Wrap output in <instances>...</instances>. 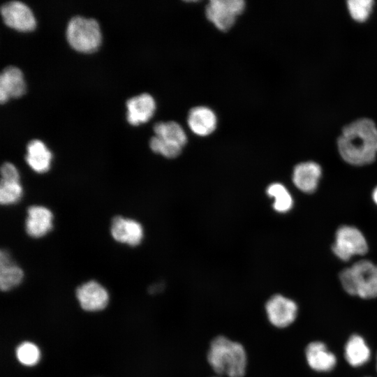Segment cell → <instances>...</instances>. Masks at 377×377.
<instances>
[{"label":"cell","instance_id":"cell-1","mask_svg":"<svg viewBox=\"0 0 377 377\" xmlns=\"http://www.w3.org/2000/svg\"><path fill=\"white\" fill-rule=\"evenodd\" d=\"M342 158L353 165L372 163L377 154V127L369 119H357L346 126L337 140Z\"/></svg>","mask_w":377,"mask_h":377},{"label":"cell","instance_id":"cell-2","mask_svg":"<svg viewBox=\"0 0 377 377\" xmlns=\"http://www.w3.org/2000/svg\"><path fill=\"white\" fill-rule=\"evenodd\" d=\"M207 360L219 376L243 377L246 374L247 355L244 346L226 336L218 335L211 341Z\"/></svg>","mask_w":377,"mask_h":377},{"label":"cell","instance_id":"cell-3","mask_svg":"<svg viewBox=\"0 0 377 377\" xmlns=\"http://www.w3.org/2000/svg\"><path fill=\"white\" fill-rule=\"evenodd\" d=\"M339 279L344 290L362 299L377 297V265L362 260L343 269Z\"/></svg>","mask_w":377,"mask_h":377},{"label":"cell","instance_id":"cell-4","mask_svg":"<svg viewBox=\"0 0 377 377\" xmlns=\"http://www.w3.org/2000/svg\"><path fill=\"white\" fill-rule=\"evenodd\" d=\"M66 38L71 46L79 52L95 51L101 42L98 22L94 18L73 17L67 25Z\"/></svg>","mask_w":377,"mask_h":377},{"label":"cell","instance_id":"cell-5","mask_svg":"<svg viewBox=\"0 0 377 377\" xmlns=\"http://www.w3.org/2000/svg\"><path fill=\"white\" fill-rule=\"evenodd\" d=\"M332 251L341 260H348L354 255H364L368 245L363 234L356 228L349 226L340 227L335 236Z\"/></svg>","mask_w":377,"mask_h":377},{"label":"cell","instance_id":"cell-6","mask_svg":"<svg viewBox=\"0 0 377 377\" xmlns=\"http://www.w3.org/2000/svg\"><path fill=\"white\" fill-rule=\"evenodd\" d=\"M245 8L243 0H211L205 8L207 18L219 30L230 29Z\"/></svg>","mask_w":377,"mask_h":377},{"label":"cell","instance_id":"cell-7","mask_svg":"<svg viewBox=\"0 0 377 377\" xmlns=\"http://www.w3.org/2000/svg\"><path fill=\"white\" fill-rule=\"evenodd\" d=\"M269 322L277 328H285L296 319L298 307L293 300L280 294L272 295L265 303Z\"/></svg>","mask_w":377,"mask_h":377},{"label":"cell","instance_id":"cell-8","mask_svg":"<svg viewBox=\"0 0 377 377\" xmlns=\"http://www.w3.org/2000/svg\"><path fill=\"white\" fill-rule=\"evenodd\" d=\"M1 14L5 24L19 31H31L36 27L32 11L22 1H10L4 3L1 7Z\"/></svg>","mask_w":377,"mask_h":377},{"label":"cell","instance_id":"cell-9","mask_svg":"<svg viewBox=\"0 0 377 377\" xmlns=\"http://www.w3.org/2000/svg\"><path fill=\"white\" fill-rule=\"evenodd\" d=\"M110 232L115 241L131 246L140 244L144 235L142 226L139 222L121 216L112 219Z\"/></svg>","mask_w":377,"mask_h":377},{"label":"cell","instance_id":"cell-10","mask_svg":"<svg viewBox=\"0 0 377 377\" xmlns=\"http://www.w3.org/2000/svg\"><path fill=\"white\" fill-rule=\"evenodd\" d=\"M76 296L81 307L88 311L104 309L109 299L106 289L95 281H89L76 290Z\"/></svg>","mask_w":377,"mask_h":377},{"label":"cell","instance_id":"cell-11","mask_svg":"<svg viewBox=\"0 0 377 377\" xmlns=\"http://www.w3.org/2000/svg\"><path fill=\"white\" fill-rule=\"evenodd\" d=\"M27 214L25 230L30 237H43L52 229L53 215L48 208L33 205L28 208Z\"/></svg>","mask_w":377,"mask_h":377},{"label":"cell","instance_id":"cell-12","mask_svg":"<svg viewBox=\"0 0 377 377\" xmlns=\"http://www.w3.org/2000/svg\"><path fill=\"white\" fill-rule=\"evenodd\" d=\"M126 108L128 123L138 125L147 122L153 116L156 110V102L149 94L143 93L128 99Z\"/></svg>","mask_w":377,"mask_h":377},{"label":"cell","instance_id":"cell-13","mask_svg":"<svg viewBox=\"0 0 377 377\" xmlns=\"http://www.w3.org/2000/svg\"><path fill=\"white\" fill-rule=\"evenodd\" d=\"M305 356L309 366L318 372H328L334 369L337 357L327 350V346L321 341H312L305 349Z\"/></svg>","mask_w":377,"mask_h":377},{"label":"cell","instance_id":"cell-14","mask_svg":"<svg viewBox=\"0 0 377 377\" xmlns=\"http://www.w3.org/2000/svg\"><path fill=\"white\" fill-rule=\"evenodd\" d=\"M25 90L22 71L14 66L4 68L0 75V102L4 103L9 97H19Z\"/></svg>","mask_w":377,"mask_h":377},{"label":"cell","instance_id":"cell-15","mask_svg":"<svg viewBox=\"0 0 377 377\" xmlns=\"http://www.w3.org/2000/svg\"><path fill=\"white\" fill-rule=\"evenodd\" d=\"M187 124L191 131L199 136H207L216 128L217 117L214 112L206 106L191 108L187 117Z\"/></svg>","mask_w":377,"mask_h":377},{"label":"cell","instance_id":"cell-16","mask_svg":"<svg viewBox=\"0 0 377 377\" xmlns=\"http://www.w3.org/2000/svg\"><path fill=\"white\" fill-rule=\"evenodd\" d=\"M321 172L320 166L315 162L301 163L294 168L293 181L300 191L313 193L318 186Z\"/></svg>","mask_w":377,"mask_h":377},{"label":"cell","instance_id":"cell-17","mask_svg":"<svg viewBox=\"0 0 377 377\" xmlns=\"http://www.w3.org/2000/svg\"><path fill=\"white\" fill-rule=\"evenodd\" d=\"M52 158L51 151L41 140L34 139L27 144L25 160L35 172H47L51 165Z\"/></svg>","mask_w":377,"mask_h":377},{"label":"cell","instance_id":"cell-18","mask_svg":"<svg viewBox=\"0 0 377 377\" xmlns=\"http://www.w3.org/2000/svg\"><path fill=\"white\" fill-rule=\"evenodd\" d=\"M22 269L15 264L6 250L0 253V288L8 291L18 286L23 279Z\"/></svg>","mask_w":377,"mask_h":377},{"label":"cell","instance_id":"cell-19","mask_svg":"<svg viewBox=\"0 0 377 377\" xmlns=\"http://www.w3.org/2000/svg\"><path fill=\"white\" fill-rule=\"evenodd\" d=\"M344 355L347 362L353 367L366 364L370 359L371 350L365 340L359 334H352L348 339Z\"/></svg>","mask_w":377,"mask_h":377},{"label":"cell","instance_id":"cell-20","mask_svg":"<svg viewBox=\"0 0 377 377\" xmlns=\"http://www.w3.org/2000/svg\"><path fill=\"white\" fill-rule=\"evenodd\" d=\"M155 136L170 143L183 147L187 142V136L182 126L177 122L160 121L153 127Z\"/></svg>","mask_w":377,"mask_h":377},{"label":"cell","instance_id":"cell-21","mask_svg":"<svg viewBox=\"0 0 377 377\" xmlns=\"http://www.w3.org/2000/svg\"><path fill=\"white\" fill-rule=\"evenodd\" d=\"M267 193L274 198V209L278 212H286L293 206V198L286 188L281 184L274 183L267 188Z\"/></svg>","mask_w":377,"mask_h":377},{"label":"cell","instance_id":"cell-22","mask_svg":"<svg viewBox=\"0 0 377 377\" xmlns=\"http://www.w3.org/2000/svg\"><path fill=\"white\" fill-rule=\"evenodd\" d=\"M23 188L20 180L1 179L0 202L1 205H10L20 200Z\"/></svg>","mask_w":377,"mask_h":377},{"label":"cell","instance_id":"cell-23","mask_svg":"<svg viewBox=\"0 0 377 377\" xmlns=\"http://www.w3.org/2000/svg\"><path fill=\"white\" fill-rule=\"evenodd\" d=\"M16 356L19 362L22 364L33 366L40 359V351L34 343L25 341L17 346Z\"/></svg>","mask_w":377,"mask_h":377},{"label":"cell","instance_id":"cell-24","mask_svg":"<svg viewBox=\"0 0 377 377\" xmlns=\"http://www.w3.org/2000/svg\"><path fill=\"white\" fill-rule=\"evenodd\" d=\"M149 147L154 152L169 158L178 156L183 148L177 145L166 142L155 135L150 139Z\"/></svg>","mask_w":377,"mask_h":377},{"label":"cell","instance_id":"cell-25","mask_svg":"<svg viewBox=\"0 0 377 377\" xmlns=\"http://www.w3.org/2000/svg\"><path fill=\"white\" fill-rule=\"evenodd\" d=\"M374 3L372 0H349L347 1L351 17L358 22H364L368 18Z\"/></svg>","mask_w":377,"mask_h":377},{"label":"cell","instance_id":"cell-26","mask_svg":"<svg viewBox=\"0 0 377 377\" xmlns=\"http://www.w3.org/2000/svg\"><path fill=\"white\" fill-rule=\"evenodd\" d=\"M1 179L20 180V174L17 168L12 163L5 162L1 168Z\"/></svg>","mask_w":377,"mask_h":377},{"label":"cell","instance_id":"cell-27","mask_svg":"<svg viewBox=\"0 0 377 377\" xmlns=\"http://www.w3.org/2000/svg\"><path fill=\"white\" fill-rule=\"evenodd\" d=\"M372 197H373L374 201L377 204V187L374 190Z\"/></svg>","mask_w":377,"mask_h":377},{"label":"cell","instance_id":"cell-28","mask_svg":"<svg viewBox=\"0 0 377 377\" xmlns=\"http://www.w3.org/2000/svg\"><path fill=\"white\" fill-rule=\"evenodd\" d=\"M376 371H377V354H376Z\"/></svg>","mask_w":377,"mask_h":377},{"label":"cell","instance_id":"cell-29","mask_svg":"<svg viewBox=\"0 0 377 377\" xmlns=\"http://www.w3.org/2000/svg\"><path fill=\"white\" fill-rule=\"evenodd\" d=\"M214 377H221V376H214Z\"/></svg>","mask_w":377,"mask_h":377},{"label":"cell","instance_id":"cell-30","mask_svg":"<svg viewBox=\"0 0 377 377\" xmlns=\"http://www.w3.org/2000/svg\"><path fill=\"white\" fill-rule=\"evenodd\" d=\"M367 377H369V376H367Z\"/></svg>","mask_w":377,"mask_h":377}]
</instances>
